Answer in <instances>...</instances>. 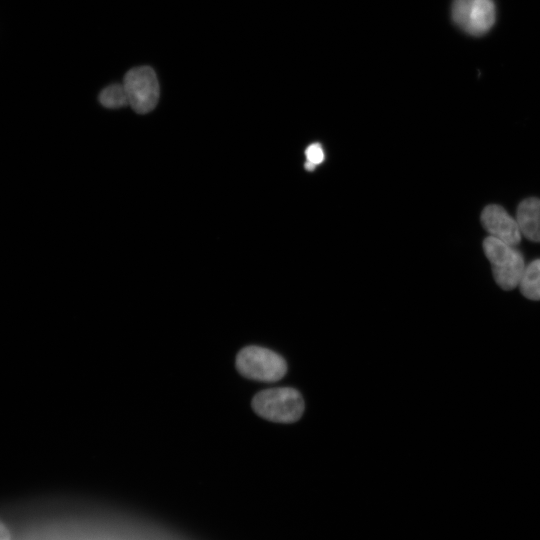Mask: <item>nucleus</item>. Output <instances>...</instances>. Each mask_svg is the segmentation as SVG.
Segmentation results:
<instances>
[{
	"label": "nucleus",
	"instance_id": "nucleus-12",
	"mask_svg": "<svg viewBox=\"0 0 540 540\" xmlns=\"http://www.w3.org/2000/svg\"><path fill=\"white\" fill-rule=\"evenodd\" d=\"M315 166H316V165H314L313 163L308 162V161H307V163L305 164V168H306L307 170H313V169L315 168Z\"/></svg>",
	"mask_w": 540,
	"mask_h": 540
},
{
	"label": "nucleus",
	"instance_id": "nucleus-10",
	"mask_svg": "<svg viewBox=\"0 0 540 540\" xmlns=\"http://www.w3.org/2000/svg\"><path fill=\"white\" fill-rule=\"evenodd\" d=\"M306 157L308 162L317 165L324 159V153L319 144H312L306 149Z\"/></svg>",
	"mask_w": 540,
	"mask_h": 540
},
{
	"label": "nucleus",
	"instance_id": "nucleus-7",
	"mask_svg": "<svg viewBox=\"0 0 540 540\" xmlns=\"http://www.w3.org/2000/svg\"><path fill=\"white\" fill-rule=\"evenodd\" d=\"M516 221L521 235L529 241L540 242V199L522 200L516 210Z\"/></svg>",
	"mask_w": 540,
	"mask_h": 540
},
{
	"label": "nucleus",
	"instance_id": "nucleus-11",
	"mask_svg": "<svg viewBox=\"0 0 540 540\" xmlns=\"http://www.w3.org/2000/svg\"><path fill=\"white\" fill-rule=\"evenodd\" d=\"M0 540H11V534L6 525L0 520Z\"/></svg>",
	"mask_w": 540,
	"mask_h": 540
},
{
	"label": "nucleus",
	"instance_id": "nucleus-2",
	"mask_svg": "<svg viewBox=\"0 0 540 540\" xmlns=\"http://www.w3.org/2000/svg\"><path fill=\"white\" fill-rule=\"evenodd\" d=\"M483 251L500 288L509 291L518 287L526 266L520 251L490 235L483 240Z\"/></svg>",
	"mask_w": 540,
	"mask_h": 540
},
{
	"label": "nucleus",
	"instance_id": "nucleus-4",
	"mask_svg": "<svg viewBox=\"0 0 540 540\" xmlns=\"http://www.w3.org/2000/svg\"><path fill=\"white\" fill-rule=\"evenodd\" d=\"M128 105L139 114L151 112L159 100V83L154 70L149 66L130 69L123 81Z\"/></svg>",
	"mask_w": 540,
	"mask_h": 540
},
{
	"label": "nucleus",
	"instance_id": "nucleus-8",
	"mask_svg": "<svg viewBox=\"0 0 540 540\" xmlns=\"http://www.w3.org/2000/svg\"><path fill=\"white\" fill-rule=\"evenodd\" d=\"M518 287L527 299L540 300V258L525 266Z\"/></svg>",
	"mask_w": 540,
	"mask_h": 540
},
{
	"label": "nucleus",
	"instance_id": "nucleus-3",
	"mask_svg": "<svg viewBox=\"0 0 540 540\" xmlns=\"http://www.w3.org/2000/svg\"><path fill=\"white\" fill-rule=\"evenodd\" d=\"M238 372L252 380L275 382L287 372L284 358L276 352L260 346H247L236 357Z\"/></svg>",
	"mask_w": 540,
	"mask_h": 540
},
{
	"label": "nucleus",
	"instance_id": "nucleus-6",
	"mask_svg": "<svg viewBox=\"0 0 540 540\" xmlns=\"http://www.w3.org/2000/svg\"><path fill=\"white\" fill-rule=\"evenodd\" d=\"M483 228L504 243L516 247L521 241V232L516 219L500 205H487L480 216Z\"/></svg>",
	"mask_w": 540,
	"mask_h": 540
},
{
	"label": "nucleus",
	"instance_id": "nucleus-1",
	"mask_svg": "<svg viewBox=\"0 0 540 540\" xmlns=\"http://www.w3.org/2000/svg\"><path fill=\"white\" fill-rule=\"evenodd\" d=\"M252 408L262 418L278 423L299 420L304 411L301 394L291 387L271 388L258 392L252 400Z\"/></svg>",
	"mask_w": 540,
	"mask_h": 540
},
{
	"label": "nucleus",
	"instance_id": "nucleus-9",
	"mask_svg": "<svg viewBox=\"0 0 540 540\" xmlns=\"http://www.w3.org/2000/svg\"><path fill=\"white\" fill-rule=\"evenodd\" d=\"M99 102L110 109L121 108L128 105V99L123 85L112 84L104 88L99 94Z\"/></svg>",
	"mask_w": 540,
	"mask_h": 540
},
{
	"label": "nucleus",
	"instance_id": "nucleus-5",
	"mask_svg": "<svg viewBox=\"0 0 540 540\" xmlns=\"http://www.w3.org/2000/svg\"><path fill=\"white\" fill-rule=\"evenodd\" d=\"M451 12L454 23L474 36L488 32L496 17L493 0H454Z\"/></svg>",
	"mask_w": 540,
	"mask_h": 540
}]
</instances>
